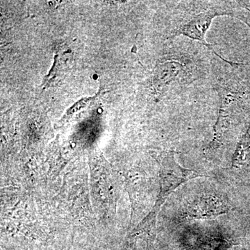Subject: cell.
Listing matches in <instances>:
<instances>
[{"instance_id":"6da1fadb","label":"cell","mask_w":250,"mask_h":250,"mask_svg":"<svg viewBox=\"0 0 250 250\" xmlns=\"http://www.w3.org/2000/svg\"><path fill=\"white\" fill-rule=\"evenodd\" d=\"M161 192L154 210L147 218V226H153L161 206L169 195L184 182L190 179L203 177L195 171L182 167L174 159V152H170L163 158L161 165Z\"/></svg>"},{"instance_id":"7a4b0ae2","label":"cell","mask_w":250,"mask_h":250,"mask_svg":"<svg viewBox=\"0 0 250 250\" xmlns=\"http://www.w3.org/2000/svg\"><path fill=\"white\" fill-rule=\"evenodd\" d=\"M222 15H228L227 12H218L216 11H209L207 12L202 13V14L197 15L190 20L188 22L185 23L183 25L176 30V35H183L187 36L189 39L192 40L198 41L202 42L204 45L207 46L208 49L213 51V53L215 54L217 57L221 59L224 62L231 64H239L236 62H229L225 60L223 57H220L219 54L215 52L212 46L210 44L207 43V41L205 40V36L207 31L209 29L210 24L213 18L216 16H222Z\"/></svg>"},{"instance_id":"5b68a950","label":"cell","mask_w":250,"mask_h":250,"mask_svg":"<svg viewBox=\"0 0 250 250\" xmlns=\"http://www.w3.org/2000/svg\"><path fill=\"white\" fill-rule=\"evenodd\" d=\"M94 98H95V97H93V98L82 99V100H80L79 103H77L76 104L74 105L72 107L70 108V109L68 110V111L67 112L66 116H71L74 112L77 111L78 109H80V108L82 107H84V106H87V104H88V103H90V101H92Z\"/></svg>"},{"instance_id":"277c9868","label":"cell","mask_w":250,"mask_h":250,"mask_svg":"<svg viewBox=\"0 0 250 250\" xmlns=\"http://www.w3.org/2000/svg\"><path fill=\"white\" fill-rule=\"evenodd\" d=\"M180 62L170 61L159 65L157 72V84L159 89H165L177 80L183 70Z\"/></svg>"},{"instance_id":"3957f363","label":"cell","mask_w":250,"mask_h":250,"mask_svg":"<svg viewBox=\"0 0 250 250\" xmlns=\"http://www.w3.org/2000/svg\"><path fill=\"white\" fill-rule=\"evenodd\" d=\"M231 207L216 195H203L188 204L186 215L190 220L214 218L226 213Z\"/></svg>"}]
</instances>
